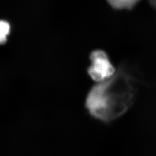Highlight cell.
<instances>
[{
    "label": "cell",
    "instance_id": "cell-1",
    "mask_svg": "<svg viewBox=\"0 0 156 156\" xmlns=\"http://www.w3.org/2000/svg\"><path fill=\"white\" fill-rule=\"evenodd\" d=\"M135 83L134 77L120 67L114 75L93 87L89 93L86 106L91 115L106 122L121 116L133 103Z\"/></svg>",
    "mask_w": 156,
    "mask_h": 156
},
{
    "label": "cell",
    "instance_id": "cell-4",
    "mask_svg": "<svg viewBox=\"0 0 156 156\" xmlns=\"http://www.w3.org/2000/svg\"><path fill=\"white\" fill-rule=\"evenodd\" d=\"M10 31V26L9 23L5 21H0V44L6 43Z\"/></svg>",
    "mask_w": 156,
    "mask_h": 156
},
{
    "label": "cell",
    "instance_id": "cell-2",
    "mask_svg": "<svg viewBox=\"0 0 156 156\" xmlns=\"http://www.w3.org/2000/svg\"><path fill=\"white\" fill-rule=\"evenodd\" d=\"M90 58L92 65L88 68V72L94 81H103L115 73V68L110 62L106 53L103 51H95L91 54Z\"/></svg>",
    "mask_w": 156,
    "mask_h": 156
},
{
    "label": "cell",
    "instance_id": "cell-3",
    "mask_svg": "<svg viewBox=\"0 0 156 156\" xmlns=\"http://www.w3.org/2000/svg\"><path fill=\"white\" fill-rule=\"evenodd\" d=\"M114 9L118 10H131L138 4L140 0H106Z\"/></svg>",
    "mask_w": 156,
    "mask_h": 156
}]
</instances>
